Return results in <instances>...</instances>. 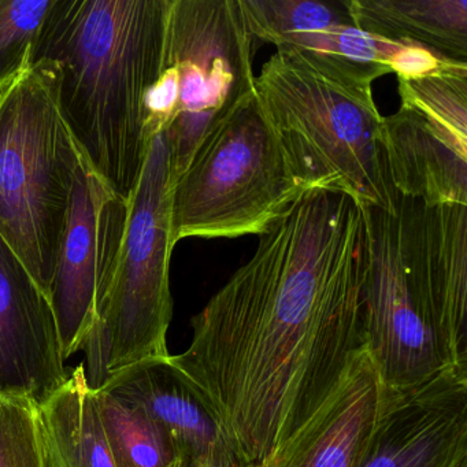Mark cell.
<instances>
[{"instance_id": "obj_8", "label": "cell", "mask_w": 467, "mask_h": 467, "mask_svg": "<svg viewBox=\"0 0 467 467\" xmlns=\"http://www.w3.org/2000/svg\"><path fill=\"white\" fill-rule=\"evenodd\" d=\"M251 36L239 0H171L162 67L152 88L168 103L163 132L174 182L207 136L255 94Z\"/></svg>"}, {"instance_id": "obj_2", "label": "cell", "mask_w": 467, "mask_h": 467, "mask_svg": "<svg viewBox=\"0 0 467 467\" xmlns=\"http://www.w3.org/2000/svg\"><path fill=\"white\" fill-rule=\"evenodd\" d=\"M365 210V348L387 393L467 370V206Z\"/></svg>"}, {"instance_id": "obj_11", "label": "cell", "mask_w": 467, "mask_h": 467, "mask_svg": "<svg viewBox=\"0 0 467 467\" xmlns=\"http://www.w3.org/2000/svg\"><path fill=\"white\" fill-rule=\"evenodd\" d=\"M128 221V201L114 192L84 157L51 286L65 360L83 349L113 283Z\"/></svg>"}, {"instance_id": "obj_1", "label": "cell", "mask_w": 467, "mask_h": 467, "mask_svg": "<svg viewBox=\"0 0 467 467\" xmlns=\"http://www.w3.org/2000/svg\"><path fill=\"white\" fill-rule=\"evenodd\" d=\"M192 318L171 362L220 417L248 467H269L365 348V210L306 192Z\"/></svg>"}, {"instance_id": "obj_15", "label": "cell", "mask_w": 467, "mask_h": 467, "mask_svg": "<svg viewBox=\"0 0 467 467\" xmlns=\"http://www.w3.org/2000/svg\"><path fill=\"white\" fill-rule=\"evenodd\" d=\"M381 379L362 348L321 409L269 467H358L384 404Z\"/></svg>"}, {"instance_id": "obj_20", "label": "cell", "mask_w": 467, "mask_h": 467, "mask_svg": "<svg viewBox=\"0 0 467 467\" xmlns=\"http://www.w3.org/2000/svg\"><path fill=\"white\" fill-rule=\"evenodd\" d=\"M0 467H50L39 407L28 399L0 395Z\"/></svg>"}, {"instance_id": "obj_17", "label": "cell", "mask_w": 467, "mask_h": 467, "mask_svg": "<svg viewBox=\"0 0 467 467\" xmlns=\"http://www.w3.org/2000/svg\"><path fill=\"white\" fill-rule=\"evenodd\" d=\"M50 467H116L83 362L39 406Z\"/></svg>"}, {"instance_id": "obj_19", "label": "cell", "mask_w": 467, "mask_h": 467, "mask_svg": "<svg viewBox=\"0 0 467 467\" xmlns=\"http://www.w3.org/2000/svg\"><path fill=\"white\" fill-rule=\"evenodd\" d=\"M54 4L56 0H0V91L31 67Z\"/></svg>"}, {"instance_id": "obj_9", "label": "cell", "mask_w": 467, "mask_h": 467, "mask_svg": "<svg viewBox=\"0 0 467 467\" xmlns=\"http://www.w3.org/2000/svg\"><path fill=\"white\" fill-rule=\"evenodd\" d=\"M400 108L382 117L393 188L428 206H467V64L398 78Z\"/></svg>"}, {"instance_id": "obj_13", "label": "cell", "mask_w": 467, "mask_h": 467, "mask_svg": "<svg viewBox=\"0 0 467 467\" xmlns=\"http://www.w3.org/2000/svg\"><path fill=\"white\" fill-rule=\"evenodd\" d=\"M67 377L50 297L0 239V395L39 406Z\"/></svg>"}, {"instance_id": "obj_6", "label": "cell", "mask_w": 467, "mask_h": 467, "mask_svg": "<svg viewBox=\"0 0 467 467\" xmlns=\"http://www.w3.org/2000/svg\"><path fill=\"white\" fill-rule=\"evenodd\" d=\"M171 151L161 133L150 144L140 179L128 201V221L113 283L84 341V370L92 389L150 358L169 357L171 294Z\"/></svg>"}, {"instance_id": "obj_18", "label": "cell", "mask_w": 467, "mask_h": 467, "mask_svg": "<svg viewBox=\"0 0 467 467\" xmlns=\"http://www.w3.org/2000/svg\"><path fill=\"white\" fill-rule=\"evenodd\" d=\"M97 400L116 467L176 466V445L140 407L103 389Z\"/></svg>"}, {"instance_id": "obj_16", "label": "cell", "mask_w": 467, "mask_h": 467, "mask_svg": "<svg viewBox=\"0 0 467 467\" xmlns=\"http://www.w3.org/2000/svg\"><path fill=\"white\" fill-rule=\"evenodd\" d=\"M366 34L467 64V0H346Z\"/></svg>"}, {"instance_id": "obj_14", "label": "cell", "mask_w": 467, "mask_h": 467, "mask_svg": "<svg viewBox=\"0 0 467 467\" xmlns=\"http://www.w3.org/2000/svg\"><path fill=\"white\" fill-rule=\"evenodd\" d=\"M99 389L140 407L171 437L182 458L218 467H248L220 417L171 355L128 366Z\"/></svg>"}, {"instance_id": "obj_4", "label": "cell", "mask_w": 467, "mask_h": 467, "mask_svg": "<svg viewBox=\"0 0 467 467\" xmlns=\"http://www.w3.org/2000/svg\"><path fill=\"white\" fill-rule=\"evenodd\" d=\"M255 92L306 192L344 193L363 209L396 212L373 91L338 86L275 54L255 78Z\"/></svg>"}, {"instance_id": "obj_21", "label": "cell", "mask_w": 467, "mask_h": 467, "mask_svg": "<svg viewBox=\"0 0 467 467\" xmlns=\"http://www.w3.org/2000/svg\"><path fill=\"white\" fill-rule=\"evenodd\" d=\"M174 467H218L214 466V464L210 463H202V462L192 461V459L182 458L179 462H177L176 466Z\"/></svg>"}, {"instance_id": "obj_7", "label": "cell", "mask_w": 467, "mask_h": 467, "mask_svg": "<svg viewBox=\"0 0 467 467\" xmlns=\"http://www.w3.org/2000/svg\"><path fill=\"white\" fill-rule=\"evenodd\" d=\"M305 193L255 92L207 136L174 182L173 243L261 236Z\"/></svg>"}, {"instance_id": "obj_12", "label": "cell", "mask_w": 467, "mask_h": 467, "mask_svg": "<svg viewBox=\"0 0 467 467\" xmlns=\"http://www.w3.org/2000/svg\"><path fill=\"white\" fill-rule=\"evenodd\" d=\"M358 467H467V370L450 368L404 392H385Z\"/></svg>"}, {"instance_id": "obj_3", "label": "cell", "mask_w": 467, "mask_h": 467, "mask_svg": "<svg viewBox=\"0 0 467 467\" xmlns=\"http://www.w3.org/2000/svg\"><path fill=\"white\" fill-rule=\"evenodd\" d=\"M171 0H56L34 59L58 67L62 117L89 168L125 201L150 144L144 103L162 67Z\"/></svg>"}, {"instance_id": "obj_5", "label": "cell", "mask_w": 467, "mask_h": 467, "mask_svg": "<svg viewBox=\"0 0 467 467\" xmlns=\"http://www.w3.org/2000/svg\"><path fill=\"white\" fill-rule=\"evenodd\" d=\"M58 67L35 61L0 91V239L50 297L81 154L62 117Z\"/></svg>"}, {"instance_id": "obj_10", "label": "cell", "mask_w": 467, "mask_h": 467, "mask_svg": "<svg viewBox=\"0 0 467 467\" xmlns=\"http://www.w3.org/2000/svg\"><path fill=\"white\" fill-rule=\"evenodd\" d=\"M239 2L255 42L275 46L278 56L346 88L371 91L382 76H417L447 61L360 31L346 0Z\"/></svg>"}]
</instances>
